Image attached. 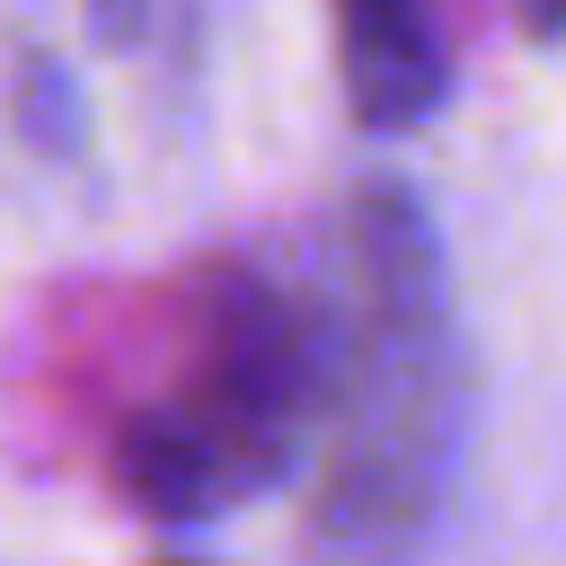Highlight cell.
I'll list each match as a JSON object with an SVG mask.
<instances>
[{
    "instance_id": "cell-6",
    "label": "cell",
    "mask_w": 566,
    "mask_h": 566,
    "mask_svg": "<svg viewBox=\"0 0 566 566\" xmlns=\"http://www.w3.org/2000/svg\"><path fill=\"white\" fill-rule=\"evenodd\" d=\"M513 18H522L539 44H566V0H513Z\"/></svg>"
},
{
    "instance_id": "cell-5",
    "label": "cell",
    "mask_w": 566,
    "mask_h": 566,
    "mask_svg": "<svg viewBox=\"0 0 566 566\" xmlns=\"http://www.w3.org/2000/svg\"><path fill=\"white\" fill-rule=\"evenodd\" d=\"M80 9H88V35L106 53H150L195 18V0H80Z\"/></svg>"
},
{
    "instance_id": "cell-2",
    "label": "cell",
    "mask_w": 566,
    "mask_h": 566,
    "mask_svg": "<svg viewBox=\"0 0 566 566\" xmlns=\"http://www.w3.org/2000/svg\"><path fill=\"white\" fill-rule=\"evenodd\" d=\"M327 433V292L212 256L168 301V363L97 442L106 495L142 531H203L265 495Z\"/></svg>"
},
{
    "instance_id": "cell-1",
    "label": "cell",
    "mask_w": 566,
    "mask_h": 566,
    "mask_svg": "<svg viewBox=\"0 0 566 566\" xmlns=\"http://www.w3.org/2000/svg\"><path fill=\"white\" fill-rule=\"evenodd\" d=\"M327 433L301 539L327 557H380L424 539L460 451V327L442 239L398 177H371L336 212L327 265Z\"/></svg>"
},
{
    "instance_id": "cell-4",
    "label": "cell",
    "mask_w": 566,
    "mask_h": 566,
    "mask_svg": "<svg viewBox=\"0 0 566 566\" xmlns=\"http://www.w3.org/2000/svg\"><path fill=\"white\" fill-rule=\"evenodd\" d=\"M18 124L44 150H80V97H71V71L53 53H27L18 62Z\"/></svg>"
},
{
    "instance_id": "cell-3",
    "label": "cell",
    "mask_w": 566,
    "mask_h": 566,
    "mask_svg": "<svg viewBox=\"0 0 566 566\" xmlns=\"http://www.w3.org/2000/svg\"><path fill=\"white\" fill-rule=\"evenodd\" d=\"M336 88L363 133H416L451 97V0H327Z\"/></svg>"
}]
</instances>
